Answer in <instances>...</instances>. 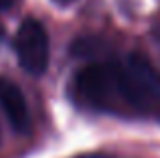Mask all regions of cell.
I'll list each match as a JSON object with an SVG mask.
<instances>
[{
  "label": "cell",
  "mask_w": 160,
  "mask_h": 158,
  "mask_svg": "<svg viewBox=\"0 0 160 158\" xmlns=\"http://www.w3.org/2000/svg\"><path fill=\"white\" fill-rule=\"evenodd\" d=\"M12 2H14V0H0V10H2V8H8Z\"/></svg>",
  "instance_id": "6"
},
{
  "label": "cell",
  "mask_w": 160,
  "mask_h": 158,
  "mask_svg": "<svg viewBox=\"0 0 160 158\" xmlns=\"http://www.w3.org/2000/svg\"><path fill=\"white\" fill-rule=\"evenodd\" d=\"M18 63L31 75H43L49 67V35L35 18H27L18 27L14 41Z\"/></svg>",
  "instance_id": "3"
},
{
  "label": "cell",
  "mask_w": 160,
  "mask_h": 158,
  "mask_svg": "<svg viewBox=\"0 0 160 158\" xmlns=\"http://www.w3.org/2000/svg\"><path fill=\"white\" fill-rule=\"evenodd\" d=\"M75 85L83 101L93 107H112L120 97L118 63H91L75 77Z\"/></svg>",
  "instance_id": "2"
},
{
  "label": "cell",
  "mask_w": 160,
  "mask_h": 158,
  "mask_svg": "<svg viewBox=\"0 0 160 158\" xmlns=\"http://www.w3.org/2000/svg\"><path fill=\"white\" fill-rule=\"evenodd\" d=\"M55 2H59V4H69V2H73V0H55Z\"/></svg>",
  "instance_id": "7"
},
{
  "label": "cell",
  "mask_w": 160,
  "mask_h": 158,
  "mask_svg": "<svg viewBox=\"0 0 160 158\" xmlns=\"http://www.w3.org/2000/svg\"><path fill=\"white\" fill-rule=\"evenodd\" d=\"M75 158H118V156L108 154V152H87V154H79Z\"/></svg>",
  "instance_id": "5"
},
{
  "label": "cell",
  "mask_w": 160,
  "mask_h": 158,
  "mask_svg": "<svg viewBox=\"0 0 160 158\" xmlns=\"http://www.w3.org/2000/svg\"><path fill=\"white\" fill-rule=\"evenodd\" d=\"M0 107L12 130H16L18 134H27L31 130V111L27 99L20 87L10 79H0Z\"/></svg>",
  "instance_id": "4"
},
{
  "label": "cell",
  "mask_w": 160,
  "mask_h": 158,
  "mask_svg": "<svg viewBox=\"0 0 160 158\" xmlns=\"http://www.w3.org/2000/svg\"><path fill=\"white\" fill-rule=\"evenodd\" d=\"M2 35H4V31H2V24H0V39H2Z\"/></svg>",
  "instance_id": "8"
},
{
  "label": "cell",
  "mask_w": 160,
  "mask_h": 158,
  "mask_svg": "<svg viewBox=\"0 0 160 158\" xmlns=\"http://www.w3.org/2000/svg\"><path fill=\"white\" fill-rule=\"evenodd\" d=\"M120 97L136 110H150L160 103V77L146 57L132 53L118 63Z\"/></svg>",
  "instance_id": "1"
}]
</instances>
